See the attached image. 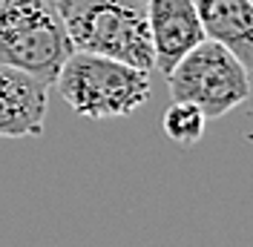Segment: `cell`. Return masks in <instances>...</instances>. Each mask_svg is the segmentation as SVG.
<instances>
[{
	"label": "cell",
	"mask_w": 253,
	"mask_h": 247,
	"mask_svg": "<svg viewBox=\"0 0 253 247\" xmlns=\"http://www.w3.org/2000/svg\"><path fill=\"white\" fill-rule=\"evenodd\" d=\"M75 52L121 61L144 72L156 69L147 0H55Z\"/></svg>",
	"instance_id": "1"
},
{
	"label": "cell",
	"mask_w": 253,
	"mask_h": 247,
	"mask_svg": "<svg viewBox=\"0 0 253 247\" xmlns=\"http://www.w3.org/2000/svg\"><path fill=\"white\" fill-rule=\"evenodd\" d=\"M55 89L66 107L89 121L126 118L150 101V72L89 52H72L58 72Z\"/></svg>",
	"instance_id": "2"
},
{
	"label": "cell",
	"mask_w": 253,
	"mask_h": 247,
	"mask_svg": "<svg viewBox=\"0 0 253 247\" xmlns=\"http://www.w3.org/2000/svg\"><path fill=\"white\" fill-rule=\"evenodd\" d=\"M75 49L52 0H0V63L55 86Z\"/></svg>",
	"instance_id": "3"
},
{
	"label": "cell",
	"mask_w": 253,
	"mask_h": 247,
	"mask_svg": "<svg viewBox=\"0 0 253 247\" xmlns=\"http://www.w3.org/2000/svg\"><path fill=\"white\" fill-rule=\"evenodd\" d=\"M173 101L193 104L207 121H216L251 98V72L230 49L202 41L167 72Z\"/></svg>",
	"instance_id": "4"
},
{
	"label": "cell",
	"mask_w": 253,
	"mask_h": 247,
	"mask_svg": "<svg viewBox=\"0 0 253 247\" xmlns=\"http://www.w3.org/2000/svg\"><path fill=\"white\" fill-rule=\"evenodd\" d=\"M49 83L0 63V138H41L46 126Z\"/></svg>",
	"instance_id": "5"
},
{
	"label": "cell",
	"mask_w": 253,
	"mask_h": 247,
	"mask_svg": "<svg viewBox=\"0 0 253 247\" xmlns=\"http://www.w3.org/2000/svg\"><path fill=\"white\" fill-rule=\"evenodd\" d=\"M147 23H150L156 69L164 75L190 49L207 41L193 0H147Z\"/></svg>",
	"instance_id": "6"
},
{
	"label": "cell",
	"mask_w": 253,
	"mask_h": 247,
	"mask_svg": "<svg viewBox=\"0 0 253 247\" xmlns=\"http://www.w3.org/2000/svg\"><path fill=\"white\" fill-rule=\"evenodd\" d=\"M207 41L230 49L253 72V3L251 0H193Z\"/></svg>",
	"instance_id": "7"
},
{
	"label": "cell",
	"mask_w": 253,
	"mask_h": 247,
	"mask_svg": "<svg viewBox=\"0 0 253 247\" xmlns=\"http://www.w3.org/2000/svg\"><path fill=\"white\" fill-rule=\"evenodd\" d=\"M161 129L178 147H196L207 129V118L202 115V109H196L193 104L173 101L161 115Z\"/></svg>",
	"instance_id": "8"
},
{
	"label": "cell",
	"mask_w": 253,
	"mask_h": 247,
	"mask_svg": "<svg viewBox=\"0 0 253 247\" xmlns=\"http://www.w3.org/2000/svg\"><path fill=\"white\" fill-rule=\"evenodd\" d=\"M52 3H55V0H52Z\"/></svg>",
	"instance_id": "9"
},
{
	"label": "cell",
	"mask_w": 253,
	"mask_h": 247,
	"mask_svg": "<svg viewBox=\"0 0 253 247\" xmlns=\"http://www.w3.org/2000/svg\"><path fill=\"white\" fill-rule=\"evenodd\" d=\"M251 3H253V0H251Z\"/></svg>",
	"instance_id": "10"
}]
</instances>
